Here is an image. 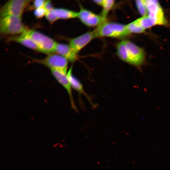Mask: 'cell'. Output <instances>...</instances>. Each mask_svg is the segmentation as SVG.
I'll list each match as a JSON object with an SVG mask.
<instances>
[{
    "label": "cell",
    "mask_w": 170,
    "mask_h": 170,
    "mask_svg": "<svg viewBox=\"0 0 170 170\" xmlns=\"http://www.w3.org/2000/svg\"><path fill=\"white\" fill-rule=\"evenodd\" d=\"M126 26L128 34L132 33H141L145 31L139 24L137 20L126 25Z\"/></svg>",
    "instance_id": "9a60e30c"
},
{
    "label": "cell",
    "mask_w": 170,
    "mask_h": 170,
    "mask_svg": "<svg viewBox=\"0 0 170 170\" xmlns=\"http://www.w3.org/2000/svg\"><path fill=\"white\" fill-rule=\"evenodd\" d=\"M44 7L46 10L47 12L52 11L54 8L50 0H47Z\"/></svg>",
    "instance_id": "7402d4cb"
},
{
    "label": "cell",
    "mask_w": 170,
    "mask_h": 170,
    "mask_svg": "<svg viewBox=\"0 0 170 170\" xmlns=\"http://www.w3.org/2000/svg\"><path fill=\"white\" fill-rule=\"evenodd\" d=\"M28 30L23 24L21 17L9 16L0 18V31L2 34L18 35Z\"/></svg>",
    "instance_id": "3957f363"
},
{
    "label": "cell",
    "mask_w": 170,
    "mask_h": 170,
    "mask_svg": "<svg viewBox=\"0 0 170 170\" xmlns=\"http://www.w3.org/2000/svg\"><path fill=\"white\" fill-rule=\"evenodd\" d=\"M47 0H36L33 1L31 6L29 8V10H33L44 6Z\"/></svg>",
    "instance_id": "d6986e66"
},
{
    "label": "cell",
    "mask_w": 170,
    "mask_h": 170,
    "mask_svg": "<svg viewBox=\"0 0 170 170\" xmlns=\"http://www.w3.org/2000/svg\"><path fill=\"white\" fill-rule=\"evenodd\" d=\"M33 60L34 62L45 65L51 70H56L67 73L68 61L57 54H51L44 59H34Z\"/></svg>",
    "instance_id": "5b68a950"
},
{
    "label": "cell",
    "mask_w": 170,
    "mask_h": 170,
    "mask_svg": "<svg viewBox=\"0 0 170 170\" xmlns=\"http://www.w3.org/2000/svg\"><path fill=\"white\" fill-rule=\"evenodd\" d=\"M67 75L71 87L77 91L79 93L84 95L89 101L91 102L90 98L85 92L80 82L72 74L71 67L69 70Z\"/></svg>",
    "instance_id": "4fadbf2b"
},
{
    "label": "cell",
    "mask_w": 170,
    "mask_h": 170,
    "mask_svg": "<svg viewBox=\"0 0 170 170\" xmlns=\"http://www.w3.org/2000/svg\"><path fill=\"white\" fill-rule=\"evenodd\" d=\"M96 37L120 38L128 35L126 25L105 21L94 30Z\"/></svg>",
    "instance_id": "7a4b0ae2"
},
{
    "label": "cell",
    "mask_w": 170,
    "mask_h": 170,
    "mask_svg": "<svg viewBox=\"0 0 170 170\" xmlns=\"http://www.w3.org/2000/svg\"><path fill=\"white\" fill-rule=\"evenodd\" d=\"M51 73L56 80L66 89L68 94L71 105L72 108L77 111L72 94L71 87L67 76V74L54 70H51Z\"/></svg>",
    "instance_id": "30bf717a"
},
{
    "label": "cell",
    "mask_w": 170,
    "mask_h": 170,
    "mask_svg": "<svg viewBox=\"0 0 170 170\" xmlns=\"http://www.w3.org/2000/svg\"><path fill=\"white\" fill-rule=\"evenodd\" d=\"M77 17L85 25L89 27L98 26L104 21L100 15L88 9L81 8L78 12Z\"/></svg>",
    "instance_id": "ba28073f"
},
{
    "label": "cell",
    "mask_w": 170,
    "mask_h": 170,
    "mask_svg": "<svg viewBox=\"0 0 170 170\" xmlns=\"http://www.w3.org/2000/svg\"><path fill=\"white\" fill-rule=\"evenodd\" d=\"M147 14L155 22L156 25H164L166 20L162 9L156 1L145 0Z\"/></svg>",
    "instance_id": "52a82bcc"
},
{
    "label": "cell",
    "mask_w": 170,
    "mask_h": 170,
    "mask_svg": "<svg viewBox=\"0 0 170 170\" xmlns=\"http://www.w3.org/2000/svg\"><path fill=\"white\" fill-rule=\"evenodd\" d=\"M52 10L58 19H72L78 17V12L65 8H54Z\"/></svg>",
    "instance_id": "5bb4252c"
},
{
    "label": "cell",
    "mask_w": 170,
    "mask_h": 170,
    "mask_svg": "<svg viewBox=\"0 0 170 170\" xmlns=\"http://www.w3.org/2000/svg\"><path fill=\"white\" fill-rule=\"evenodd\" d=\"M31 1L28 0L8 1L0 8V18L9 16L21 17Z\"/></svg>",
    "instance_id": "8992f818"
},
{
    "label": "cell",
    "mask_w": 170,
    "mask_h": 170,
    "mask_svg": "<svg viewBox=\"0 0 170 170\" xmlns=\"http://www.w3.org/2000/svg\"><path fill=\"white\" fill-rule=\"evenodd\" d=\"M136 5L139 12L143 16L147 15V10L145 3V0L136 1Z\"/></svg>",
    "instance_id": "ac0fdd59"
},
{
    "label": "cell",
    "mask_w": 170,
    "mask_h": 170,
    "mask_svg": "<svg viewBox=\"0 0 170 170\" xmlns=\"http://www.w3.org/2000/svg\"><path fill=\"white\" fill-rule=\"evenodd\" d=\"M125 49L123 53L121 60L134 66L141 71L144 64L145 54L143 48L128 40H123Z\"/></svg>",
    "instance_id": "6da1fadb"
},
{
    "label": "cell",
    "mask_w": 170,
    "mask_h": 170,
    "mask_svg": "<svg viewBox=\"0 0 170 170\" xmlns=\"http://www.w3.org/2000/svg\"><path fill=\"white\" fill-rule=\"evenodd\" d=\"M47 20L51 23H53L58 20L56 16L52 10L47 12L45 15Z\"/></svg>",
    "instance_id": "44dd1931"
},
{
    "label": "cell",
    "mask_w": 170,
    "mask_h": 170,
    "mask_svg": "<svg viewBox=\"0 0 170 170\" xmlns=\"http://www.w3.org/2000/svg\"><path fill=\"white\" fill-rule=\"evenodd\" d=\"M97 37L94 30L88 31L72 39L69 45L77 54L79 52L94 38Z\"/></svg>",
    "instance_id": "9c48e42d"
},
{
    "label": "cell",
    "mask_w": 170,
    "mask_h": 170,
    "mask_svg": "<svg viewBox=\"0 0 170 170\" xmlns=\"http://www.w3.org/2000/svg\"><path fill=\"white\" fill-rule=\"evenodd\" d=\"M25 33L36 44L40 52L48 54L54 52L57 42L52 38L33 30L29 29Z\"/></svg>",
    "instance_id": "277c9868"
},
{
    "label": "cell",
    "mask_w": 170,
    "mask_h": 170,
    "mask_svg": "<svg viewBox=\"0 0 170 170\" xmlns=\"http://www.w3.org/2000/svg\"><path fill=\"white\" fill-rule=\"evenodd\" d=\"M47 13L46 10L43 6L35 10L34 14L36 18L39 19L45 16Z\"/></svg>",
    "instance_id": "ffe728a7"
},
{
    "label": "cell",
    "mask_w": 170,
    "mask_h": 170,
    "mask_svg": "<svg viewBox=\"0 0 170 170\" xmlns=\"http://www.w3.org/2000/svg\"><path fill=\"white\" fill-rule=\"evenodd\" d=\"M137 20L140 25L145 30L156 25L155 21L147 15L143 16Z\"/></svg>",
    "instance_id": "e0dca14e"
},
{
    "label": "cell",
    "mask_w": 170,
    "mask_h": 170,
    "mask_svg": "<svg viewBox=\"0 0 170 170\" xmlns=\"http://www.w3.org/2000/svg\"><path fill=\"white\" fill-rule=\"evenodd\" d=\"M54 52L71 62H74L77 59V54L73 51L69 45L57 43Z\"/></svg>",
    "instance_id": "8fae6325"
},
{
    "label": "cell",
    "mask_w": 170,
    "mask_h": 170,
    "mask_svg": "<svg viewBox=\"0 0 170 170\" xmlns=\"http://www.w3.org/2000/svg\"><path fill=\"white\" fill-rule=\"evenodd\" d=\"M8 40L19 43L28 48L40 52L36 44L25 32L18 36L9 37Z\"/></svg>",
    "instance_id": "7c38bea8"
},
{
    "label": "cell",
    "mask_w": 170,
    "mask_h": 170,
    "mask_svg": "<svg viewBox=\"0 0 170 170\" xmlns=\"http://www.w3.org/2000/svg\"><path fill=\"white\" fill-rule=\"evenodd\" d=\"M115 3V1L113 0H103L101 7L102 10L101 14L104 20L106 21V16Z\"/></svg>",
    "instance_id": "2e32d148"
}]
</instances>
